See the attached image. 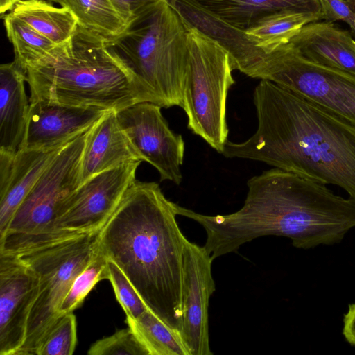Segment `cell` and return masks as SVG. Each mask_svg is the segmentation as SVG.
I'll list each match as a JSON object with an SVG mask.
<instances>
[{"instance_id":"cell-31","label":"cell","mask_w":355,"mask_h":355,"mask_svg":"<svg viewBox=\"0 0 355 355\" xmlns=\"http://www.w3.org/2000/svg\"><path fill=\"white\" fill-rule=\"evenodd\" d=\"M343 331L347 341L355 347V302L349 304L344 314Z\"/></svg>"},{"instance_id":"cell-5","label":"cell","mask_w":355,"mask_h":355,"mask_svg":"<svg viewBox=\"0 0 355 355\" xmlns=\"http://www.w3.org/2000/svg\"><path fill=\"white\" fill-rule=\"evenodd\" d=\"M107 43L159 106L183 107L190 71L187 27L168 0L149 8Z\"/></svg>"},{"instance_id":"cell-2","label":"cell","mask_w":355,"mask_h":355,"mask_svg":"<svg viewBox=\"0 0 355 355\" xmlns=\"http://www.w3.org/2000/svg\"><path fill=\"white\" fill-rule=\"evenodd\" d=\"M257 128L246 141H227L223 155L266 163L355 198V126L272 81L253 93Z\"/></svg>"},{"instance_id":"cell-10","label":"cell","mask_w":355,"mask_h":355,"mask_svg":"<svg viewBox=\"0 0 355 355\" xmlns=\"http://www.w3.org/2000/svg\"><path fill=\"white\" fill-rule=\"evenodd\" d=\"M141 162L106 170L80 184L62 202L46 236L38 246L101 231L136 180Z\"/></svg>"},{"instance_id":"cell-23","label":"cell","mask_w":355,"mask_h":355,"mask_svg":"<svg viewBox=\"0 0 355 355\" xmlns=\"http://www.w3.org/2000/svg\"><path fill=\"white\" fill-rule=\"evenodd\" d=\"M147 355H190L180 335L149 310L136 319L126 318Z\"/></svg>"},{"instance_id":"cell-27","label":"cell","mask_w":355,"mask_h":355,"mask_svg":"<svg viewBox=\"0 0 355 355\" xmlns=\"http://www.w3.org/2000/svg\"><path fill=\"white\" fill-rule=\"evenodd\" d=\"M108 280L111 282L115 296L126 318L136 319L148 310L129 279L112 261L108 259Z\"/></svg>"},{"instance_id":"cell-7","label":"cell","mask_w":355,"mask_h":355,"mask_svg":"<svg viewBox=\"0 0 355 355\" xmlns=\"http://www.w3.org/2000/svg\"><path fill=\"white\" fill-rule=\"evenodd\" d=\"M100 232L3 253L16 255L39 280L38 295L28 318L26 338L16 355L37 354L46 334L61 317L59 307L73 279L98 250Z\"/></svg>"},{"instance_id":"cell-11","label":"cell","mask_w":355,"mask_h":355,"mask_svg":"<svg viewBox=\"0 0 355 355\" xmlns=\"http://www.w3.org/2000/svg\"><path fill=\"white\" fill-rule=\"evenodd\" d=\"M161 108L155 103L140 102L117 111L116 116L143 160L157 170L160 181L178 185L182 180L184 141L170 129Z\"/></svg>"},{"instance_id":"cell-26","label":"cell","mask_w":355,"mask_h":355,"mask_svg":"<svg viewBox=\"0 0 355 355\" xmlns=\"http://www.w3.org/2000/svg\"><path fill=\"white\" fill-rule=\"evenodd\" d=\"M77 343L76 318L62 315L46 334L37 355H71Z\"/></svg>"},{"instance_id":"cell-4","label":"cell","mask_w":355,"mask_h":355,"mask_svg":"<svg viewBox=\"0 0 355 355\" xmlns=\"http://www.w3.org/2000/svg\"><path fill=\"white\" fill-rule=\"evenodd\" d=\"M29 101L119 111L137 103H157L105 40L78 26L67 42L21 68Z\"/></svg>"},{"instance_id":"cell-9","label":"cell","mask_w":355,"mask_h":355,"mask_svg":"<svg viewBox=\"0 0 355 355\" xmlns=\"http://www.w3.org/2000/svg\"><path fill=\"white\" fill-rule=\"evenodd\" d=\"M244 74L281 85L355 126V75L309 60L291 42L259 52Z\"/></svg>"},{"instance_id":"cell-17","label":"cell","mask_w":355,"mask_h":355,"mask_svg":"<svg viewBox=\"0 0 355 355\" xmlns=\"http://www.w3.org/2000/svg\"><path fill=\"white\" fill-rule=\"evenodd\" d=\"M25 82L15 61L0 66V153L15 155L22 148L30 107Z\"/></svg>"},{"instance_id":"cell-20","label":"cell","mask_w":355,"mask_h":355,"mask_svg":"<svg viewBox=\"0 0 355 355\" xmlns=\"http://www.w3.org/2000/svg\"><path fill=\"white\" fill-rule=\"evenodd\" d=\"M10 13L57 45L69 41L78 26L69 9L46 0H19Z\"/></svg>"},{"instance_id":"cell-24","label":"cell","mask_w":355,"mask_h":355,"mask_svg":"<svg viewBox=\"0 0 355 355\" xmlns=\"http://www.w3.org/2000/svg\"><path fill=\"white\" fill-rule=\"evenodd\" d=\"M7 36L14 49V61L21 67L40 60L57 44L10 12L2 17Z\"/></svg>"},{"instance_id":"cell-32","label":"cell","mask_w":355,"mask_h":355,"mask_svg":"<svg viewBox=\"0 0 355 355\" xmlns=\"http://www.w3.org/2000/svg\"><path fill=\"white\" fill-rule=\"evenodd\" d=\"M19 0H0V13L1 15L6 11L11 10Z\"/></svg>"},{"instance_id":"cell-15","label":"cell","mask_w":355,"mask_h":355,"mask_svg":"<svg viewBox=\"0 0 355 355\" xmlns=\"http://www.w3.org/2000/svg\"><path fill=\"white\" fill-rule=\"evenodd\" d=\"M67 144L21 149L15 155L0 153V236L7 231L16 211L40 176Z\"/></svg>"},{"instance_id":"cell-12","label":"cell","mask_w":355,"mask_h":355,"mask_svg":"<svg viewBox=\"0 0 355 355\" xmlns=\"http://www.w3.org/2000/svg\"><path fill=\"white\" fill-rule=\"evenodd\" d=\"M213 259L201 247L187 239L184 248L183 319L180 337L190 355H211L208 308L215 291Z\"/></svg>"},{"instance_id":"cell-18","label":"cell","mask_w":355,"mask_h":355,"mask_svg":"<svg viewBox=\"0 0 355 355\" xmlns=\"http://www.w3.org/2000/svg\"><path fill=\"white\" fill-rule=\"evenodd\" d=\"M349 32L332 22L309 23L290 42L309 60L355 75V50Z\"/></svg>"},{"instance_id":"cell-34","label":"cell","mask_w":355,"mask_h":355,"mask_svg":"<svg viewBox=\"0 0 355 355\" xmlns=\"http://www.w3.org/2000/svg\"><path fill=\"white\" fill-rule=\"evenodd\" d=\"M46 1H48L49 2H55V0H46Z\"/></svg>"},{"instance_id":"cell-3","label":"cell","mask_w":355,"mask_h":355,"mask_svg":"<svg viewBox=\"0 0 355 355\" xmlns=\"http://www.w3.org/2000/svg\"><path fill=\"white\" fill-rule=\"evenodd\" d=\"M176 203L155 182L135 180L100 232L99 246L123 271L148 309L180 334L187 238Z\"/></svg>"},{"instance_id":"cell-16","label":"cell","mask_w":355,"mask_h":355,"mask_svg":"<svg viewBox=\"0 0 355 355\" xmlns=\"http://www.w3.org/2000/svg\"><path fill=\"white\" fill-rule=\"evenodd\" d=\"M143 161L120 125L116 111H110L89 130L81 160L80 184L106 170Z\"/></svg>"},{"instance_id":"cell-14","label":"cell","mask_w":355,"mask_h":355,"mask_svg":"<svg viewBox=\"0 0 355 355\" xmlns=\"http://www.w3.org/2000/svg\"><path fill=\"white\" fill-rule=\"evenodd\" d=\"M29 102L21 149L65 145L112 111L96 106H71L43 100Z\"/></svg>"},{"instance_id":"cell-8","label":"cell","mask_w":355,"mask_h":355,"mask_svg":"<svg viewBox=\"0 0 355 355\" xmlns=\"http://www.w3.org/2000/svg\"><path fill=\"white\" fill-rule=\"evenodd\" d=\"M89 129L69 142L40 176L0 236V253L28 250L43 242L61 205L80 185Z\"/></svg>"},{"instance_id":"cell-6","label":"cell","mask_w":355,"mask_h":355,"mask_svg":"<svg viewBox=\"0 0 355 355\" xmlns=\"http://www.w3.org/2000/svg\"><path fill=\"white\" fill-rule=\"evenodd\" d=\"M184 22L190 57L182 107L187 126L222 154L229 132L226 103L229 89L235 83L234 63L218 42Z\"/></svg>"},{"instance_id":"cell-13","label":"cell","mask_w":355,"mask_h":355,"mask_svg":"<svg viewBox=\"0 0 355 355\" xmlns=\"http://www.w3.org/2000/svg\"><path fill=\"white\" fill-rule=\"evenodd\" d=\"M39 292L34 272L16 255L0 253V355H16Z\"/></svg>"},{"instance_id":"cell-29","label":"cell","mask_w":355,"mask_h":355,"mask_svg":"<svg viewBox=\"0 0 355 355\" xmlns=\"http://www.w3.org/2000/svg\"><path fill=\"white\" fill-rule=\"evenodd\" d=\"M323 19L327 21H343L355 33V0H318Z\"/></svg>"},{"instance_id":"cell-25","label":"cell","mask_w":355,"mask_h":355,"mask_svg":"<svg viewBox=\"0 0 355 355\" xmlns=\"http://www.w3.org/2000/svg\"><path fill=\"white\" fill-rule=\"evenodd\" d=\"M108 259L99 249L88 264L73 279L60 307L59 314L73 312L83 302L93 287L103 279H108Z\"/></svg>"},{"instance_id":"cell-19","label":"cell","mask_w":355,"mask_h":355,"mask_svg":"<svg viewBox=\"0 0 355 355\" xmlns=\"http://www.w3.org/2000/svg\"><path fill=\"white\" fill-rule=\"evenodd\" d=\"M230 26L246 30L277 11L322 12L318 0H193Z\"/></svg>"},{"instance_id":"cell-21","label":"cell","mask_w":355,"mask_h":355,"mask_svg":"<svg viewBox=\"0 0 355 355\" xmlns=\"http://www.w3.org/2000/svg\"><path fill=\"white\" fill-rule=\"evenodd\" d=\"M322 19V12L281 10L261 18L244 31L257 47L264 53H270L290 42L305 25Z\"/></svg>"},{"instance_id":"cell-33","label":"cell","mask_w":355,"mask_h":355,"mask_svg":"<svg viewBox=\"0 0 355 355\" xmlns=\"http://www.w3.org/2000/svg\"><path fill=\"white\" fill-rule=\"evenodd\" d=\"M351 44H352V47L354 48V49L355 50V40L353 38L352 39Z\"/></svg>"},{"instance_id":"cell-1","label":"cell","mask_w":355,"mask_h":355,"mask_svg":"<svg viewBox=\"0 0 355 355\" xmlns=\"http://www.w3.org/2000/svg\"><path fill=\"white\" fill-rule=\"evenodd\" d=\"M322 183L274 168L247 182L243 207L225 215L189 210L187 216L207 234L204 248L213 260L257 238L285 236L307 250L339 243L355 227V198L334 194Z\"/></svg>"},{"instance_id":"cell-30","label":"cell","mask_w":355,"mask_h":355,"mask_svg":"<svg viewBox=\"0 0 355 355\" xmlns=\"http://www.w3.org/2000/svg\"><path fill=\"white\" fill-rule=\"evenodd\" d=\"M161 1L163 0H111L119 14L129 25Z\"/></svg>"},{"instance_id":"cell-22","label":"cell","mask_w":355,"mask_h":355,"mask_svg":"<svg viewBox=\"0 0 355 355\" xmlns=\"http://www.w3.org/2000/svg\"><path fill=\"white\" fill-rule=\"evenodd\" d=\"M55 2L71 12L78 26L106 42L121 36L129 26L111 0H55Z\"/></svg>"},{"instance_id":"cell-28","label":"cell","mask_w":355,"mask_h":355,"mask_svg":"<svg viewBox=\"0 0 355 355\" xmlns=\"http://www.w3.org/2000/svg\"><path fill=\"white\" fill-rule=\"evenodd\" d=\"M89 355H147L134 331L128 327L99 339L88 349Z\"/></svg>"}]
</instances>
